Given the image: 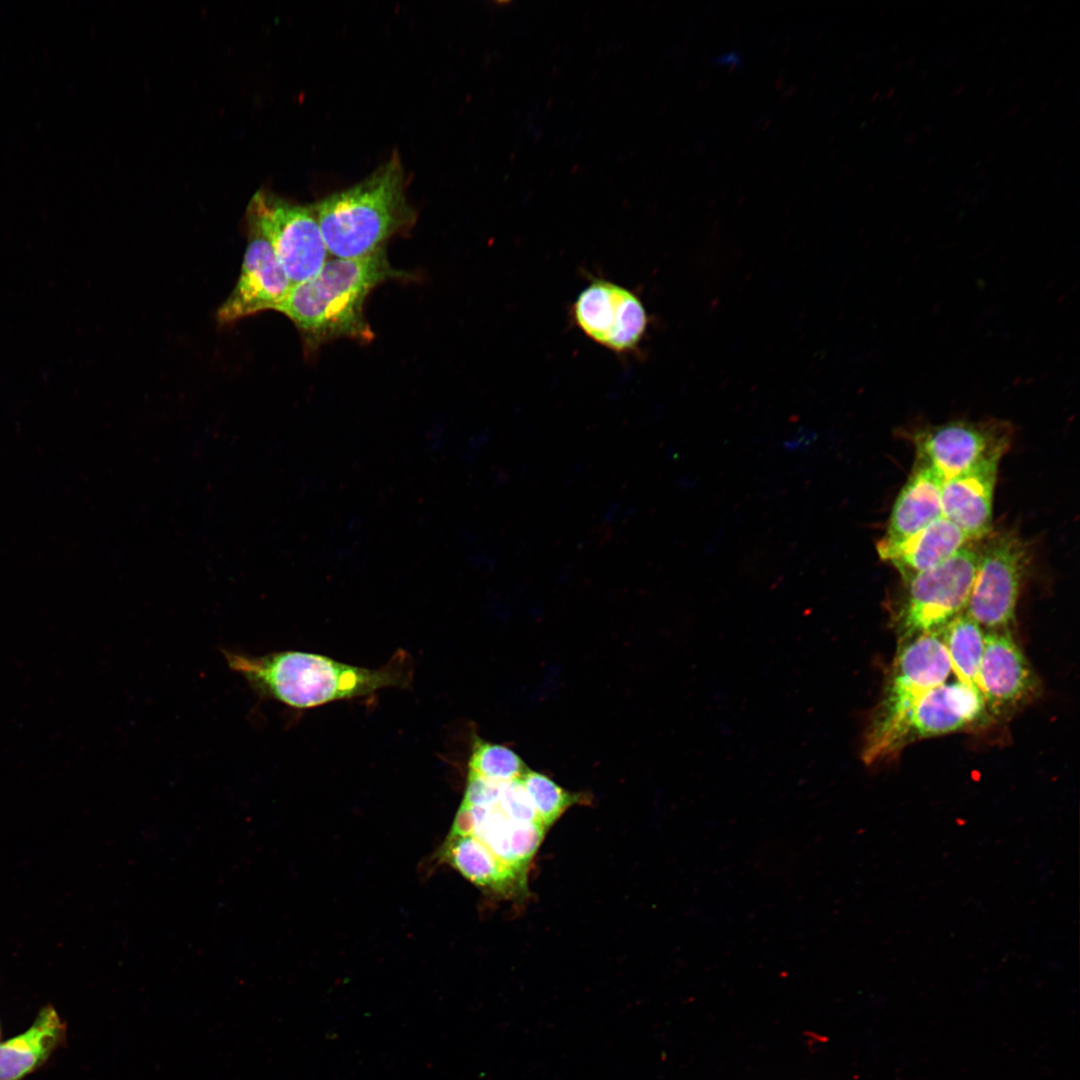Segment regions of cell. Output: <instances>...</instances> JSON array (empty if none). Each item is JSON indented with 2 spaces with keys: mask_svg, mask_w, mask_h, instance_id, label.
Returning a JSON list of instances; mask_svg holds the SVG:
<instances>
[{
  "mask_svg": "<svg viewBox=\"0 0 1080 1080\" xmlns=\"http://www.w3.org/2000/svg\"><path fill=\"white\" fill-rule=\"evenodd\" d=\"M528 768L509 747L474 738L468 772L482 778L507 783L522 779Z\"/></svg>",
  "mask_w": 1080,
  "mask_h": 1080,
  "instance_id": "obj_20",
  "label": "cell"
},
{
  "mask_svg": "<svg viewBox=\"0 0 1080 1080\" xmlns=\"http://www.w3.org/2000/svg\"><path fill=\"white\" fill-rule=\"evenodd\" d=\"M247 224L271 244L292 285L316 275L328 260L311 205H299L261 189L248 205Z\"/></svg>",
  "mask_w": 1080,
  "mask_h": 1080,
  "instance_id": "obj_7",
  "label": "cell"
},
{
  "mask_svg": "<svg viewBox=\"0 0 1080 1080\" xmlns=\"http://www.w3.org/2000/svg\"><path fill=\"white\" fill-rule=\"evenodd\" d=\"M979 548L978 542H970L942 564L902 580L891 617L899 645L940 631L965 611Z\"/></svg>",
  "mask_w": 1080,
  "mask_h": 1080,
  "instance_id": "obj_4",
  "label": "cell"
},
{
  "mask_svg": "<svg viewBox=\"0 0 1080 1080\" xmlns=\"http://www.w3.org/2000/svg\"><path fill=\"white\" fill-rule=\"evenodd\" d=\"M66 1025L52 1005L38 1012L23 1033L0 1043V1080H23L65 1040Z\"/></svg>",
  "mask_w": 1080,
  "mask_h": 1080,
  "instance_id": "obj_18",
  "label": "cell"
},
{
  "mask_svg": "<svg viewBox=\"0 0 1080 1080\" xmlns=\"http://www.w3.org/2000/svg\"><path fill=\"white\" fill-rule=\"evenodd\" d=\"M942 484L933 467L916 456L891 510L886 533L879 541H901L942 517Z\"/></svg>",
  "mask_w": 1080,
  "mask_h": 1080,
  "instance_id": "obj_16",
  "label": "cell"
},
{
  "mask_svg": "<svg viewBox=\"0 0 1080 1080\" xmlns=\"http://www.w3.org/2000/svg\"><path fill=\"white\" fill-rule=\"evenodd\" d=\"M222 654L258 696L296 709L365 697L388 687H407L412 680V663L404 650L377 669L301 651L253 656L224 649Z\"/></svg>",
  "mask_w": 1080,
  "mask_h": 1080,
  "instance_id": "obj_1",
  "label": "cell"
},
{
  "mask_svg": "<svg viewBox=\"0 0 1080 1080\" xmlns=\"http://www.w3.org/2000/svg\"><path fill=\"white\" fill-rule=\"evenodd\" d=\"M0 1035H1V1030H0Z\"/></svg>",
  "mask_w": 1080,
  "mask_h": 1080,
  "instance_id": "obj_23",
  "label": "cell"
},
{
  "mask_svg": "<svg viewBox=\"0 0 1080 1080\" xmlns=\"http://www.w3.org/2000/svg\"><path fill=\"white\" fill-rule=\"evenodd\" d=\"M521 782L539 821L546 829L554 824L569 807L583 800L582 795L570 793L548 776L529 769Z\"/></svg>",
  "mask_w": 1080,
  "mask_h": 1080,
  "instance_id": "obj_21",
  "label": "cell"
},
{
  "mask_svg": "<svg viewBox=\"0 0 1080 1080\" xmlns=\"http://www.w3.org/2000/svg\"><path fill=\"white\" fill-rule=\"evenodd\" d=\"M404 176L401 160L393 154L361 182L311 205L330 255L366 257L415 222Z\"/></svg>",
  "mask_w": 1080,
  "mask_h": 1080,
  "instance_id": "obj_3",
  "label": "cell"
},
{
  "mask_svg": "<svg viewBox=\"0 0 1080 1080\" xmlns=\"http://www.w3.org/2000/svg\"><path fill=\"white\" fill-rule=\"evenodd\" d=\"M547 829L539 822L523 823L506 817L494 804L460 805L450 834H471L503 863L527 875Z\"/></svg>",
  "mask_w": 1080,
  "mask_h": 1080,
  "instance_id": "obj_13",
  "label": "cell"
},
{
  "mask_svg": "<svg viewBox=\"0 0 1080 1080\" xmlns=\"http://www.w3.org/2000/svg\"><path fill=\"white\" fill-rule=\"evenodd\" d=\"M978 688L990 719H1007L1039 692V680L1011 630L985 631Z\"/></svg>",
  "mask_w": 1080,
  "mask_h": 1080,
  "instance_id": "obj_11",
  "label": "cell"
},
{
  "mask_svg": "<svg viewBox=\"0 0 1080 1080\" xmlns=\"http://www.w3.org/2000/svg\"><path fill=\"white\" fill-rule=\"evenodd\" d=\"M441 856L478 887L512 897L526 891L527 875L507 866L471 834H449Z\"/></svg>",
  "mask_w": 1080,
  "mask_h": 1080,
  "instance_id": "obj_17",
  "label": "cell"
},
{
  "mask_svg": "<svg viewBox=\"0 0 1080 1080\" xmlns=\"http://www.w3.org/2000/svg\"><path fill=\"white\" fill-rule=\"evenodd\" d=\"M576 326L593 342L617 354L639 350L649 318L631 290L595 278L578 294L572 306Z\"/></svg>",
  "mask_w": 1080,
  "mask_h": 1080,
  "instance_id": "obj_10",
  "label": "cell"
},
{
  "mask_svg": "<svg viewBox=\"0 0 1080 1080\" xmlns=\"http://www.w3.org/2000/svg\"><path fill=\"white\" fill-rule=\"evenodd\" d=\"M248 231L240 276L217 311V319L223 324L274 310L293 286L268 240L251 225Z\"/></svg>",
  "mask_w": 1080,
  "mask_h": 1080,
  "instance_id": "obj_12",
  "label": "cell"
},
{
  "mask_svg": "<svg viewBox=\"0 0 1080 1080\" xmlns=\"http://www.w3.org/2000/svg\"><path fill=\"white\" fill-rule=\"evenodd\" d=\"M1000 460H985L942 484L943 517L971 542L991 533L993 492Z\"/></svg>",
  "mask_w": 1080,
  "mask_h": 1080,
  "instance_id": "obj_14",
  "label": "cell"
},
{
  "mask_svg": "<svg viewBox=\"0 0 1080 1080\" xmlns=\"http://www.w3.org/2000/svg\"><path fill=\"white\" fill-rule=\"evenodd\" d=\"M1013 433L1008 421L987 418L926 426L914 432L912 439L916 456L933 467L944 483L985 460L1002 458Z\"/></svg>",
  "mask_w": 1080,
  "mask_h": 1080,
  "instance_id": "obj_9",
  "label": "cell"
},
{
  "mask_svg": "<svg viewBox=\"0 0 1080 1080\" xmlns=\"http://www.w3.org/2000/svg\"><path fill=\"white\" fill-rule=\"evenodd\" d=\"M985 538L965 612L985 631L1011 630L1030 551L1014 530Z\"/></svg>",
  "mask_w": 1080,
  "mask_h": 1080,
  "instance_id": "obj_6",
  "label": "cell"
},
{
  "mask_svg": "<svg viewBox=\"0 0 1080 1080\" xmlns=\"http://www.w3.org/2000/svg\"><path fill=\"white\" fill-rule=\"evenodd\" d=\"M970 542L942 516L901 541H878L876 549L881 560L892 565L905 580L942 564Z\"/></svg>",
  "mask_w": 1080,
  "mask_h": 1080,
  "instance_id": "obj_15",
  "label": "cell"
},
{
  "mask_svg": "<svg viewBox=\"0 0 1080 1080\" xmlns=\"http://www.w3.org/2000/svg\"><path fill=\"white\" fill-rule=\"evenodd\" d=\"M494 805L512 820L523 823H541L521 779L502 783Z\"/></svg>",
  "mask_w": 1080,
  "mask_h": 1080,
  "instance_id": "obj_22",
  "label": "cell"
},
{
  "mask_svg": "<svg viewBox=\"0 0 1080 1080\" xmlns=\"http://www.w3.org/2000/svg\"><path fill=\"white\" fill-rule=\"evenodd\" d=\"M989 720L979 692L959 681L944 683L925 693L875 741L863 746L861 758L873 765L915 741L977 728Z\"/></svg>",
  "mask_w": 1080,
  "mask_h": 1080,
  "instance_id": "obj_5",
  "label": "cell"
},
{
  "mask_svg": "<svg viewBox=\"0 0 1080 1080\" xmlns=\"http://www.w3.org/2000/svg\"><path fill=\"white\" fill-rule=\"evenodd\" d=\"M941 637L958 681L980 693L978 673L985 630L963 611L941 629Z\"/></svg>",
  "mask_w": 1080,
  "mask_h": 1080,
  "instance_id": "obj_19",
  "label": "cell"
},
{
  "mask_svg": "<svg viewBox=\"0 0 1080 1080\" xmlns=\"http://www.w3.org/2000/svg\"><path fill=\"white\" fill-rule=\"evenodd\" d=\"M403 274L390 265L384 248L362 258H332L316 275L294 284L274 310L294 323L310 349L341 337L369 341L366 299L378 285Z\"/></svg>",
  "mask_w": 1080,
  "mask_h": 1080,
  "instance_id": "obj_2",
  "label": "cell"
},
{
  "mask_svg": "<svg viewBox=\"0 0 1080 1080\" xmlns=\"http://www.w3.org/2000/svg\"><path fill=\"white\" fill-rule=\"evenodd\" d=\"M951 671L941 630L900 644L868 719L862 747L875 741L925 693L944 684Z\"/></svg>",
  "mask_w": 1080,
  "mask_h": 1080,
  "instance_id": "obj_8",
  "label": "cell"
}]
</instances>
